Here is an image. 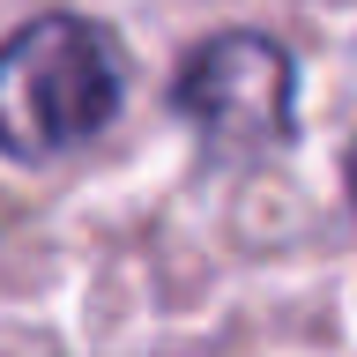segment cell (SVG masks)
Segmentation results:
<instances>
[{
	"label": "cell",
	"mask_w": 357,
	"mask_h": 357,
	"mask_svg": "<svg viewBox=\"0 0 357 357\" xmlns=\"http://www.w3.org/2000/svg\"><path fill=\"white\" fill-rule=\"evenodd\" d=\"M119 45L89 15H38L0 45V156L52 164L119 112Z\"/></svg>",
	"instance_id": "obj_1"
},
{
	"label": "cell",
	"mask_w": 357,
	"mask_h": 357,
	"mask_svg": "<svg viewBox=\"0 0 357 357\" xmlns=\"http://www.w3.org/2000/svg\"><path fill=\"white\" fill-rule=\"evenodd\" d=\"M172 105L208 142V156H261L298 134V67L261 30H223L186 52Z\"/></svg>",
	"instance_id": "obj_2"
},
{
	"label": "cell",
	"mask_w": 357,
	"mask_h": 357,
	"mask_svg": "<svg viewBox=\"0 0 357 357\" xmlns=\"http://www.w3.org/2000/svg\"><path fill=\"white\" fill-rule=\"evenodd\" d=\"M350 208H357V149H350Z\"/></svg>",
	"instance_id": "obj_3"
}]
</instances>
